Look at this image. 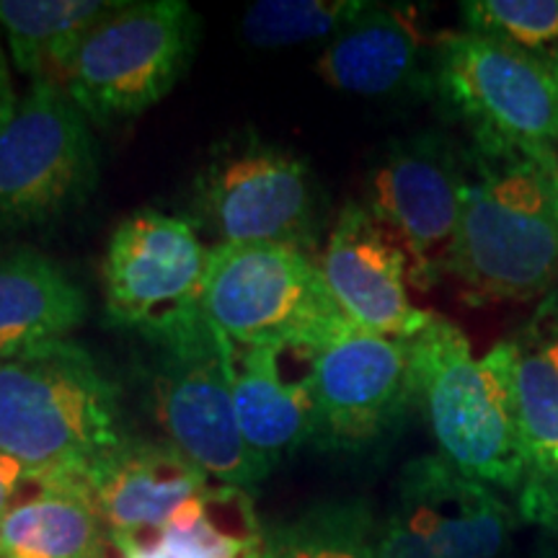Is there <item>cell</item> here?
I'll use <instances>...</instances> for the list:
<instances>
[{"label":"cell","mask_w":558,"mask_h":558,"mask_svg":"<svg viewBox=\"0 0 558 558\" xmlns=\"http://www.w3.org/2000/svg\"><path fill=\"white\" fill-rule=\"evenodd\" d=\"M209 254L190 220L137 209L111 233L104 256V308L111 324L153 347L197 329L205 316Z\"/></svg>","instance_id":"cell-8"},{"label":"cell","mask_w":558,"mask_h":558,"mask_svg":"<svg viewBox=\"0 0 558 558\" xmlns=\"http://www.w3.org/2000/svg\"><path fill=\"white\" fill-rule=\"evenodd\" d=\"M550 533H558V509H556V522H554V530Z\"/></svg>","instance_id":"cell-29"},{"label":"cell","mask_w":558,"mask_h":558,"mask_svg":"<svg viewBox=\"0 0 558 558\" xmlns=\"http://www.w3.org/2000/svg\"><path fill=\"white\" fill-rule=\"evenodd\" d=\"M24 481L26 471L21 469V463H16L11 456H5V452H0V522H3L11 505L16 501Z\"/></svg>","instance_id":"cell-27"},{"label":"cell","mask_w":558,"mask_h":558,"mask_svg":"<svg viewBox=\"0 0 558 558\" xmlns=\"http://www.w3.org/2000/svg\"><path fill=\"white\" fill-rule=\"evenodd\" d=\"M432 96L469 140L558 145V65L473 32L439 34Z\"/></svg>","instance_id":"cell-11"},{"label":"cell","mask_w":558,"mask_h":558,"mask_svg":"<svg viewBox=\"0 0 558 558\" xmlns=\"http://www.w3.org/2000/svg\"><path fill=\"white\" fill-rule=\"evenodd\" d=\"M122 0H0V26L19 73L32 81H62L83 39Z\"/></svg>","instance_id":"cell-22"},{"label":"cell","mask_w":558,"mask_h":558,"mask_svg":"<svg viewBox=\"0 0 558 558\" xmlns=\"http://www.w3.org/2000/svg\"><path fill=\"white\" fill-rule=\"evenodd\" d=\"M120 388L70 339L0 357V452L26 478L83 484L128 439Z\"/></svg>","instance_id":"cell-2"},{"label":"cell","mask_w":558,"mask_h":558,"mask_svg":"<svg viewBox=\"0 0 558 558\" xmlns=\"http://www.w3.org/2000/svg\"><path fill=\"white\" fill-rule=\"evenodd\" d=\"M16 94H13V83H11V70H9V60H5L3 50H0V130L3 124L11 120L13 109H16Z\"/></svg>","instance_id":"cell-28"},{"label":"cell","mask_w":558,"mask_h":558,"mask_svg":"<svg viewBox=\"0 0 558 558\" xmlns=\"http://www.w3.org/2000/svg\"><path fill=\"white\" fill-rule=\"evenodd\" d=\"M199 26L197 11L184 0L120 3L83 39L62 88L88 122L135 120L184 78Z\"/></svg>","instance_id":"cell-5"},{"label":"cell","mask_w":558,"mask_h":558,"mask_svg":"<svg viewBox=\"0 0 558 558\" xmlns=\"http://www.w3.org/2000/svg\"><path fill=\"white\" fill-rule=\"evenodd\" d=\"M205 316L233 347H298L316 354L352 326L308 251L279 243L213 246Z\"/></svg>","instance_id":"cell-4"},{"label":"cell","mask_w":558,"mask_h":558,"mask_svg":"<svg viewBox=\"0 0 558 558\" xmlns=\"http://www.w3.org/2000/svg\"><path fill=\"white\" fill-rule=\"evenodd\" d=\"M318 264L333 300L357 329L414 339L435 316L411 303L407 254L362 202L341 209Z\"/></svg>","instance_id":"cell-14"},{"label":"cell","mask_w":558,"mask_h":558,"mask_svg":"<svg viewBox=\"0 0 558 558\" xmlns=\"http://www.w3.org/2000/svg\"><path fill=\"white\" fill-rule=\"evenodd\" d=\"M88 313L86 292L50 256L0 251V357L68 339Z\"/></svg>","instance_id":"cell-19"},{"label":"cell","mask_w":558,"mask_h":558,"mask_svg":"<svg viewBox=\"0 0 558 558\" xmlns=\"http://www.w3.org/2000/svg\"><path fill=\"white\" fill-rule=\"evenodd\" d=\"M522 331H525L527 337L546 352V357L558 367V288L550 290L546 298H541L538 308H535L527 324L522 326Z\"/></svg>","instance_id":"cell-26"},{"label":"cell","mask_w":558,"mask_h":558,"mask_svg":"<svg viewBox=\"0 0 558 558\" xmlns=\"http://www.w3.org/2000/svg\"><path fill=\"white\" fill-rule=\"evenodd\" d=\"M465 184V145L437 130L390 140L367 173L362 205L407 254L416 290L448 277Z\"/></svg>","instance_id":"cell-10"},{"label":"cell","mask_w":558,"mask_h":558,"mask_svg":"<svg viewBox=\"0 0 558 558\" xmlns=\"http://www.w3.org/2000/svg\"><path fill=\"white\" fill-rule=\"evenodd\" d=\"M99 184L88 117L58 81H32L0 130V235L81 209Z\"/></svg>","instance_id":"cell-6"},{"label":"cell","mask_w":558,"mask_h":558,"mask_svg":"<svg viewBox=\"0 0 558 558\" xmlns=\"http://www.w3.org/2000/svg\"><path fill=\"white\" fill-rule=\"evenodd\" d=\"M86 488L117 548L158 533L186 501L209 488V476L171 442L128 437L96 465Z\"/></svg>","instance_id":"cell-16"},{"label":"cell","mask_w":558,"mask_h":558,"mask_svg":"<svg viewBox=\"0 0 558 558\" xmlns=\"http://www.w3.org/2000/svg\"><path fill=\"white\" fill-rule=\"evenodd\" d=\"M463 29L558 65V0H469Z\"/></svg>","instance_id":"cell-25"},{"label":"cell","mask_w":558,"mask_h":558,"mask_svg":"<svg viewBox=\"0 0 558 558\" xmlns=\"http://www.w3.org/2000/svg\"><path fill=\"white\" fill-rule=\"evenodd\" d=\"M120 558H262L264 530L248 492L209 486L158 533L117 546Z\"/></svg>","instance_id":"cell-21"},{"label":"cell","mask_w":558,"mask_h":558,"mask_svg":"<svg viewBox=\"0 0 558 558\" xmlns=\"http://www.w3.org/2000/svg\"><path fill=\"white\" fill-rule=\"evenodd\" d=\"M290 349L228 344L230 388L243 442L269 473L316 439L311 373L298 378L284 373Z\"/></svg>","instance_id":"cell-18"},{"label":"cell","mask_w":558,"mask_h":558,"mask_svg":"<svg viewBox=\"0 0 558 558\" xmlns=\"http://www.w3.org/2000/svg\"><path fill=\"white\" fill-rule=\"evenodd\" d=\"M469 184L448 277L465 303L546 298L558 288V153L469 140Z\"/></svg>","instance_id":"cell-1"},{"label":"cell","mask_w":558,"mask_h":558,"mask_svg":"<svg viewBox=\"0 0 558 558\" xmlns=\"http://www.w3.org/2000/svg\"><path fill=\"white\" fill-rule=\"evenodd\" d=\"M148 393L166 442L220 486L248 492L269 476L243 442L230 388L228 341L209 320L156 344Z\"/></svg>","instance_id":"cell-9"},{"label":"cell","mask_w":558,"mask_h":558,"mask_svg":"<svg viewBox=\"0 0 558 558\" xmlns=\"http://www.w3.org/2000/svg\"><path fill=\"white\" fill-rule=\"evenodd\" d=\"M109 548L83 484L26 478L0 522V558H107Z\"/></svg>","instance_id":"cell-20"},{"label":"cell","mask_w":558,"mask_h":558,"mask_svg":"<svg viewBox=\"0 0 558 558\" xmlns=\"http://www.w3.org/2000/svg\"><path fill=\"white\" fill-rule=\"evenodd\" d=\"M437 39L424 32L416 5L367 3L326 45L316 73L331 88L365 99L432 96Z\"/></svg>","instance_id":"cell-15"},{"label":"cell","mask_w":558,"mask_h":558,"mask_svg":"<svg viewBox=\"0 0 558 558\" xmlns=\"http://www.w3.org/2000/svg\"><path fill=\"white\" fill-rule=\"evenodd\" d=\"M316 439L324 450L362 452L386 439L416 407L409 339L349 326L313 354Z\"/></svg>","instance_id":"cell-13"},{"label":"cell","mask_w":558,"mask_h":558,"mask_svg":"<svg viewBox=\"0 0 558 558\" xmlns=\"http://www.w3.org/2000/svg\"><path fill=\"white\" fill-rule=\"evenodd\" d=\"M518 518L494 488L463 476L445 458L403 465L388 518L378 525V558H501Z\"/></svg>","instance_id":"cell-12"},{"label":"cell","mask_w":558,"mask_h":558,"mask_svg":"<svg viewBox=\"0 0 558 558\" xmlns=\"http://www.w3.org/2000/svg\"><path fill=\"white\" fill-rule=\"evenodd\" d=\"M367 0H262L243 13L241 34L259 50L333 39Z\"/></svg>","instance_id":"cell-24"},{"label":"cell","mask_w":558,"mask_h":558,"mask_svg":"<svg viewBox=\"0 0 558 558\" xmlns=\"http://www.w3.org/2000/svg\"><path fill=\"white\" fill-rule=\"evenodd\" d=\"M507 393L527 478L518 494L522 520L554 530L558 509V367L525 331L501 339L486 354Z\"/></svg>","instance_id":"cell-17"},{"label":"cell","mask_w":558,"mask_h":558,"mask_svg":"<svg viewBox=\"0 0 558 558\" xmlns=\"http://www.w3.org/2000/svg\"><path fill=\"white\" fill-rule=\"evenodd\" d=\"M411 341L416 407L427 418L437 456L488 488L518 494L527 478L507 393L484 357L452 320H432Z\"/></svg>","instance_id":"cell-3"},{"label":"cell","mask_w":558,"mask_h":558,"mask_svg":"<svg viewBox=\"0 0 558 558\" xmlns=\"http://www.w3.org/2000/svg\"><path fill=\"white\" fill-rule=\"evenodd\" d=\"M194 207L215 246L279 243L313 251L320 197L308 160L259 135L215 145L194 181Z\"/></svg>","instance_id":"cell-7"},{"label":"cell","mask_w":558,"mask_h":558,"mask_svg":"<svg viewBox=\"0 0 558 558\" xmlns=\"http://www.w3.org/2000/svg\"><path fill=\"white\" fill-rule=\"evenodd\" d=\"M378 525L365 499L324 501L264 530L262 558H378Z\"/></svg>","instance_id":"cell-23"}]
</instances>
